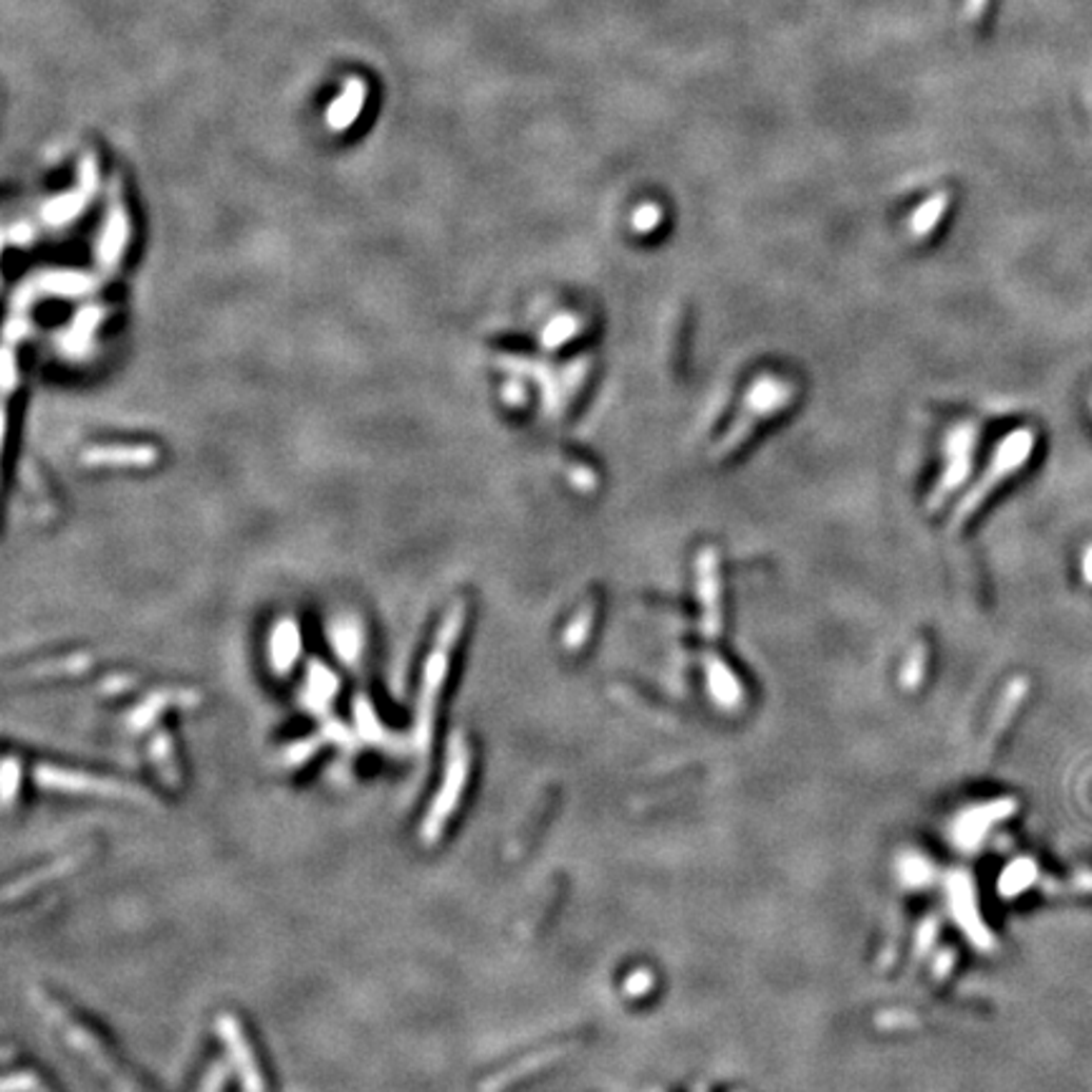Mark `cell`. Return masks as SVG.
Instances as JSON below:
<instances>
[{
    "instance_id": "1",
    "label": "cell",
    "mask_w": 1092,
    "mask_h": 1092,
    "mask_svg": "<svg viewBox=\"0 0 1092 1092\" xmlns=\"http://www.w3.org/2000/svg\"><path fill=\"white\" fill-rule=\"evenodd\" d=\"M795 395V385L786 383V379L769 377V374L759 377L757 383L748 387L734 423L728 425L726 433H723L719 441H716V446L710 448V461L719 463L732 459L734 453H739V450L746 446L748 437L757 433L759 425L764 421H772L779 412L789 408Z\"/></svg>"
},
{
    "instance_id": "2",
    "label": "cell",
    "mask_w": 1092,
    "mask_h": 1092,
    "mask_svg": "<svg viewBox=\"0 0 1092 1092\" xmlns=\"http://www.w3.org/2000/svg\"><path fill=\"white\" fill-rule=\"evenodd\" d=\"M1034 441H1037V437H1034L1030 428H1019V430H1014V433H1009L1005 441L999 443V448H996V453H994V461L989 463V468L983 471L981 479L969 488L967 496L961 499V504H958L956 511L951 513L949 534H954V537L961 534L963 526L969 524V519L983 506V501L992 496L996 488L1005 484L1007 479H1012L1014 473L1021 471V466L1030 461V455L1034 450Z\"/></svg>"
},
{
    "instance_id": "3",
    "label": "cell",
    "mask_w": 1092,
    "mask_h": 1092,
    "mask_svg": "<svg viewBox=\"0 0 1092 1092\" xmlns=\"http://www.w3.org/2000/svg\"><path fill=\"white\" fill-rule=\"evenodd\" d=\"M468 769H471V752H468V744L463 736L455 734L450 739L448 746V759H446V772H443V784L441 792H437L433 804H430V812L425 815L421 824V840L425 844H433L441 840L443 827L448 824V819L455 815L459 810L463 789H466L468 782Z\"/></svg>"
},
{
    "instance_id": "4",
    "label": "cell",
    "mask_w": 1092,
    "mask_h": 1092,
    "mask_svg": "<svg viewBox=\"0 0 1092 1092\" xmlns=\"http://www.w3.org/2000/svg\"><path fill=\"white\" fill-rule=\"evenodd\" d=\"M36 782L46 786L51 792H66V795H94V797H117L130 799L137 797L135 786L114 782V779L92 777V774H79L69 769H56V766H38Z\"/></svg>"
},
{
    "instance_id": "5",
    "label": "cell",
    "mask_w": 1092,
    "mask_h": 1092,
    "mask_svg": "<svg viewBox=\"0 0 1092 1092\" xmlns=\"http://www.w3.org/2000/svg\"><path fill=\"white\" fill-rule=\"evenodd\" d=\"M974 441L976 430L971 425H961L954 433L949 435V446H945V471L941 479H938L936 491L929 499V511H936L938 506L949 499V493L967 479L971 471V461H974Z\"/></svg>"
},
{
    "instance_id": "6",
    "label": "cell",
    "mask_w": 1092,
    "mask_h": 1092,
    "mask_svg": "<svg viewBox=\"0 0 1092 1092\" xmlns=\"http://www.w3.org/2000/svg\"><path fill=\"white\" fill-rule=\"evenodd\" d=\"M696 577L698 594L703 602V625H706V632L714 635L721 625V562L714 546H706L698 554Z\"/></svg>"
},
{
    "instance_id": "7",
    "label": "cell",
    "mask_w": 1092,
    "mask_h": 1092,
    "mask_svg": "<svg viewBox=\"0 0 1092 1092\" xmlns=\"http://www.w3.org/2000/svg\"><path fill=\"white\" fill-rule=\"evenodd\" d=\"M218 1034H220V1039L228 1045L233 1062H236V1068L240 1070L246 1092H264V1083H261V1075H258V1065H256V1057H253L249 1039H246V1034L240 1032L238 1021L233 1019L231 1014H220L218 1017Z\"/></svg>"
},
{
    "instance_id": "8",
    "label": "cell",
    "mask_w": 1092,
    "mask_h": 1092,
    "mask_svg": "<svg viewBox=\"0 0 1092 1092\" xmlns=\"http://www.w3.org/2000/svg\"><path fill=\"white\" fill-rule=\"evenodd\" d=\"M365 99H367V84H365V81H362L359 76H352V79H347V84H345V89H342V94L332 101V106H329V112H327L329 126H332L334 132L349 130V126L354 124V119L359 117L362 106H365Z\"/></svg>"
},
{
    "instance_id": "9",
    "label": "cell",
    "mask_w": 1092,
    "mask_h": 1092,
    "mask_svg": "<svg viewBox=\"0 0 1092 1092\" xmlns=\"http://www.w3.org/2000/svg\"><path fill=\"white\" fill-rule=\"evenodd\" d=\"M949 206H951L949 190H938L936 195H931V198L925 200L916 213H913L911 223H908L911 236L916 240L929 238L931 233L938 228V223H941V218L945 215V211H949Z\"/></svg>"
},
{
    "instance_id": "10",
    "label": "cell",
    "mask_w": 1092,
    "mask_h": 1092,
    "mask_svg": "<svg viewBox=\"0 0 1092 1092\" xmlns=\"http://www.w3.org/2000/svg\"><path fill=\"white\" fill-rule=\"evenodd\" d=\"M658 223H660V208L652 206V202H647V206L640 208L632 218V226L638 233H650Z\"/></svg>"
},
{
    "instance_id": "11",
    "label": "cell",
    "mask_w": 1092,
    "mask_h": 1092,
    "mask_svg": "<svg viewBox=\"0 0 1092 1092\" xmlns=\"http://www.w3.org/2000/svg\"><path fill=\"white\" fill-rule=\"evenodd\" d=\"M21 777V769H18V761L16 759H5L3 764V799L5 804L11 807L13 797H16V779Z\"/></svg>"
},
{
    "instance_id": "12",
    "label": "cell",
    "mask_w": 1092,
    "mask_h": 1092,
    "mask_svg": "<svg viewBox=\"0 0 1092 1092\" xmlns=\"http://www.w3.org/2000/svg\"><path fill=\"white\" fill-rule=\"evenodd\" d=\"M987 3H989V0H967V18H969L971 23H976L983 16V11H987Z\"/></svg>"
},
{
    "instance_id": "13",
    "label": "cell",
    "mask_w": 1092,
    "mask_h": 1092,
    "mask_svg": "<svg viewBox=\"0 0 1092 1092\" xmlns=\"http://www.w3.org/2000/svg\"><path fill=\"white\" fill-rule=\"evenodd\" d=\"M1083 577H1085V582L1092 584V544L1085 549V554H1083Z\"/></svg>"
}]
</instances>
